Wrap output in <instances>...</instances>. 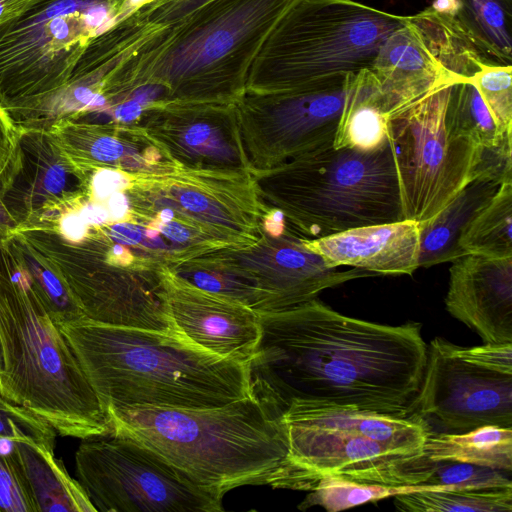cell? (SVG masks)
Masks as SVG:
<instances>
[{"label":"cell","mask_w":512,"mask_h":512,"mask_svg":"<svg viewBox=\"0 0 512 512\" xmlns=\"http://www.w3.org/2000/svg\"><path fill=\"white\" fill-rule=\"evenodd\" d=\"M0 374H1V361H0Z\"/></svg>","instance_id":"cell-45"},{"label":"cell","mask_w":512,"mask_h":512,"mask_svg":"<svg viewBox=\"0 0 512 512\" xmlns=\"http://www.w3.org/2000/svg\"><path fill=\"white\" fill-rule=\"evenodd\" d=\"M133 175L115 169H99L89 181L88 200L101 202L114 193L125 191L131 184Z\"/></svg>","instance_id":"cell-40"},{"label":"cell","mask_w":512,"mask_h":512,"mask_svg":"<svg viewBox=\"0 0 512 512\" xmlns=\"http://www.w3.org/2000/svg\"><path fill=\"white\" fill-rule=\"evenodd\" d=\"M471 81L499 128L512 131V65L483 64Z\"/></svg>","instance_id":"cell-34"},{"label":"cell","mask_w":512,"mask_h":512,"mask_svg":"<svg viewBox=\"0 0 512 512\" xmlns=\"http://www.w3.org/2000/svg\"><path fill=\"white\" fill-rule=\"evenodd\" d=\"M153 0H122L116 15V23L138 7Z\"/></svg>","instance_id":"cell-44"},{"label":"cell","mask_w":512,"mask_h":512,"mask_svg":"<svg viewBox=\"0 0 512 512\" xmlns=\"http://www.w3.org/2000/svg\"><path fill=\"white\" fill-rule=\"evenodd\" d=\"M0 439V512H35L9 448Z\"/></svg>","instance_id":"cell-37"},{"label":"cell","mask_w":512,"mask_h":512,"mask_svg":"<svg viewBox=\"0 0 512 512\" xmlns=\"http://www.w3.org/2000/svg\"><path fill=\"white\" fill-rule=\"evenodd\" d=\"M49 225L53 226L61 237L71 243L82 241L89 229L77 209L63 213L54 224Z\"/></svg>","instance_id":"cell-41"},{"label":"cell","mask_w":512,"mask_h":512,"mask_svg":"<svg viewBox=\"0 0 512 512\" xmlns=\"http://www.w3.org/2000/svg\"><path fill=\"white\" fill-rule=\"evenodd\" d=\"M483 64L490 63L454 18L428 6L405 17L369 70L391 113L439 86L470 80Z\"/></svg>","instance_id":"cell-14"},{"label":"cell","mask_w":512,"mask_h":512,"mask_svg":"<svg viewBox=\"0 0 512 512\" xmlns=\"http://www.w3.org/2000/svg\"><path fill=\"white\" fill-rule=\"evenodd\" d=\"M501 183L475 178L434 217L419 222V268L452 262L463 256L458 240L476 213L494 196Z\"/></svg>","instance_id":"cell-25"},{"label":"cell","mask_w":512,"mask_h":512,"mask_svg":"<svg viewBox=\"0 0 512 512\" xmlns=\"http://www.w3.org/2000/svg\"><path fill=\"white\" fill-rule=\"evenodd\" d=\"M389 108L379 85L343 114L333 141L336 149L376 151L388 143Z\"/></svg>","instance_id":"cell-30"},{"label":"cell","mask_w":512,"mask_h":512,"mask_svg":"<svg viewBox=\"0 0 512 512\" xmlns=\"http://www.w3.org/2000/svg\"><path fill=\"white\" fill-rule=\"evenodd\" d=\"M9 453L35 512L97 511L54 450L29 441H8Z\"/></svg>","instance_id":"cell-24"},{"label":"cell","mask_w":512,"mask_h":512,"mask_svg":"<svg viewBox=\"0 0 512 512\" xmlns=\"http://www.w3.org/2000/svg\"><path fill=\"white\" fill-rule=\"evenodd\" d=\"M507 472L489 467L456 462H434L431 475L422 484L430 489L481 490L512 488Z\"/></svg>","instance_id":"cell-33"},{"label":"cell","mask_w":512,"mask_h":512,"mask_svg":"<svg viewBox=\"0 0 512 512\" xmlns=\"http://www.w3.org/2000/svg\"><path fill=\"white\" fill-rule=\"evenodd\" d=\"M122 0H38L0 24V105L14 123L60 90Z\"/></svg>","instance_id":"cell-8"},{"label":"cell","mask_w":512,"mask_h":512,"mask_svg":"<svg viewBox=\"0 0 512 512\" xmlns=\"http://www.w3.org/2000/svg\"><path fill=\"white\" fill-rule=\"evenodd\" d=\"M297 1L153 0L90 40L72 75L106 107L127 99L144 108L235 103L263 43Z\"/></svg>","instance_id":"cell-1"},{"label":"cell","mask_w":512,"mask_h":512,"mask_svg":"<svg viewBox=\"0 0 512 512\" xmlns=\"http://www.w3.org/2000/svg\"><path fill=\"white\" fill-rule=\"evenodd\" d=\"M450 263L446 310L484 343H512V257L465 254Z\"/></svg>","instance_id":"cell-21"},{"label":"cell","mask_w":512,"mask_h":512,"mask_svg":"<svg viewBox=\"0 0 512 512\" xmlns=\"http://www.w3.org/2000/svg\"><path fill=\"white\" fill-rule=\"evenodd\" d=\"M81 440L76 477L97 511H223V497L194 484L143 446L112 434Z\"/></svg>","instance_id":"cell-11"},{"label":"cell","mask_w":512,"mask_h":512,"mask_svg":"<svg viewBox=\"0 0 512 512\" xmlns=\"http://www.w3.org/2000/svg\"><path fill=\"white\" fill-rule=\"evenodd\" d=\"M377 86L371 71L364 69L312 90L245 92L235 107L253 173L333 145L345 111Z\"/></svg>","instance_id":"cell-10"},{"label":"cell","mask_w":512,"mask_h":512,"mask_svg":"<svg viewBox=\"0 0 512 512\" xmlns=\"http://www.w3.org/2000/svg\"><path fill=\"white\" fill-rule=\"evenodd\" d=\"M284 420V419H283ZM291 475L288 489L311 491L326 477L393 487L422 485L434 461L351 432L284 420Z\"/></svg>","instance_id":"cell-15"},{"label":"cell","mask_w":512,"mask_h":512,"mask_svg":"<svg viewBox=\"0 0 512 512\" xmlns=\"http://www.w3.org/2000/svg\"><path fill=\"white\" fill-rule=\"evenodd\" d=\"M58 328L105 412L128 406L215 407L250 395L247 365L182 335L86 318Z\"/></svg>","instance_id":"cell-4"},{"label":"cell","mask_w":512,"mask_h":512,"mask_svg":"<svg viewBox=\"0 0 512 512\" xmlns=\"http://www.w3.org/2000/svg\"><path fill=\"white\" fill-rule=\"evenodd\" d=\"M62 239L61 248L73 262L39 235L30 240L28 251L62 279L84 318L110 326L181 335L168 313L162 269L109 264L90 234L78 243Z\"/></svg>","instance_id":"cell-12"},{"label":"cell","mask_w":512,"mask_h":512,"mask_svg":"<svg viewBox=\"0 0 512 512\" xmlns=\"http://www.w3.org/2000/svg\"><path fill=\"white\" fill-rule=\"evenodd\" d=\"M413 412L442 432L484 425L512 427V375L486 370L443 353L433 341Z\"/></svg>","instance_id":"cell-16"},{"label":"cell","mask_w":512,"mask_h":512,"mask_svg":"<svg viewBox=\"0 0 512 512\" xmlns=\"http://www.w3.org/2000/svg\"><path fill=\"white\" fill-rule=\"evenodd\" d=\"M36 1L38 0H0V24L17 17Z\"/></svg>","instance_id":"cell-43"},{"label":"cell","mask_w":512,"mask_h":512,"mask_svg":"<svg viewBox=\"0 0 512 512\" xmlns=\"http://www.w3.org/2000/svg\"><path fill=\"white\" fill-rule=\"evenodd\" d=\"M431 461L469 463L512 472V427L484 425L466 432H431L424 444Z\"/></svg>","instance_id":"cell-26"},{"label":"cell","mask_w":512,"mask_h":512,"mask_svg":"<svg viewBox=\"0 0 512 512\" xmlns=\"http://www.w3.org/2000/svg\"><path fill=\"white\" fill-rule=\"evenodd\" d=\"M0 393L60 436L111 432L76 356L35 292L16 246L0 247Z\"/></svg>","instance_id":"cell-5"},{"label":"cell","mask_w":512,"mask_h":512,"mask_svg":"<svg viewBox=\"0 0 512 512\" xmlns=\"http://www.w3.org/2000/svg\"><path fill=\"white\" fill-rule=\"evenodd\" d=\"M283 419L351 432L412 454H424L432 432L429 423L415 412L397 415L317 402H293Z\"/></svg>","instance_id":"cell-23"},{"label":"cell","mask_w":512,"mask_h":512,"mask_svg":"<svg viewBox=\"0 0 512 512\" xmlns=\"http://www.w3.org/2000/svg\"><path fill=\"white\" fill-rule=\"evenodd\" d=\"M458 247L463 255L512 257V180L502 182L476 213L461 234Z\"/></svg>","instance_id":"cell-28"},{"label":"cell","mask_w":512,"mask_h":512,"mask_svg":"<svg viewBox=\"0 0 512 512\" xmlns=\"http://www.w3.org/2000/svg\"><path fill=\"white\" fill-rule=\"evenodd\" d=\"M161 277L168 313L177 331L212 354L247 365L260 338V313L195 287L168 268L162 269Z\"/></svg>","instance_id":"cell-19"},{"label":"cell","mask_w":512,"mask_h":512,"mask_svg":"<svg viewBox=\"0 0 512 512\" xmlns=\"http://www.w3.org/2000/svg\"><path fill=\"white\" fill-rule=\"evenodd\" d=\"M20 224L0 197V247L10 241Z\"/></svg>","instance_id":"cell-42"},{"label":"cell","mask_w":512,"mask_h":512,"mask_svg":"<svg viewBox=\"0 0 512 512\" xmlns=\"http://www.w3.org/2000/svg\"><path fill=\"white\" fill-rule=\"evenodd\" d=\"M20 128L0 105V197L16 166L19 156Z\"/></svg>","instance_id":"cell-39"},{"label":"cell","mask_w":512,"mask_h":512,"mask_svg":"<svg viewBox=\"0 0 512 512\" xmlns=\"http://www.w3.org/2000/svg\"><path fill=\"white\" fill-rule=\"evenodd\" d=\"M432 341L447 355L486 370L512 375V343H484L476 347H462L441 337H436Z\"/></svg>","instance_id":"cell-36"},{"label":"cell","mask_w":512,"mask_h":512,"mask_svg":"<svg viewBox=\"0 0 512 512\" xmlns=\"http://www.w3.org/2000/svg\"><path fill=\"white\" fill-rule=\"evenodd\" d=\"M260 313L250 394L283 418L293 402L408 415L427 360L422 325L343 315L317 298Z\"/></svg>","instance_id":"cell-2"},{"label":"cell","mask_w":512,"mask_h":512,"mask_svg":"<svg viewBox=\"0 0 512 512\" xmlns=\"http://www.w3.org/2000/svg\"><path fill=\"white\" fill-rule=\"evenodd\" d=\"M405 17L354 0H298L263 43L246 92L312 90L369 69Z\"/></svg>","instance_id":"cell-7"},{"label":"cell","mask_w":512,"mask_h":512,"mask_svg":"<svg viewBox=\"0 0 512 512\" xmlns=\"http://www.w3.org/2000/svg\"><path fill=\"white\" fill-rule=\"evenodd\" d=\"M47 131L68 161L90 177L105 168L137 176L165 173L180 166L139 124L62 118Z\"/></svg>","instance_id":"cell-20"},{"label":"cell","mask_w":512,"mask_h":512,"mask_svg":"<svg viewBox=\"0 0 512 512\" xmlns=\"http://www.w3.org/2000/svg\"><path fill=\"white\" fill-rule=\"evenodd\" d=\"M415 486L393 487L361 483L339 477H326L317 483L298 508L307 510L314 506H320L328 512H339L397 494L414 491Z\"/></svg>","instance_id":"cell-32"},{"label":"cell","mask_w":512,"mask_h":512,"mask_svg":"<svg viewBox=\"0 0 512 512\" xmlns=\"http://www.w3.org/2000/svg\"><path fill=\"white\" fill-rule=\"evenodd\" d=\"M19 128L18 160L1 198L19 227L54 224L88 198L91 177L68 161L47 130Z\"/></svg>","instance_id":"cell-18"},{"label":"cell","mask_w":512,"mask_h":512,"mask_svg":"<svg viewBox=\"0 0 512 512\" xmlns=\"http://www.w3.org/2000/svg\"><path fill=\"white\" fill-rule=\"evenodd\" d=\"M57 435L44 419L0 393V439L35 442L54 450Z\"/></svg>","instance_id":"cell-35"},{"label":"cell","mask_w":512,"mask_h":512,"mask_svg":"<svg viewBox=\"0 0 512 512\" xmlns=\"http://www.w3.org/2000/svg\"><path fill=\"white\" fill-rule=\"evenodd\" d=\"M483 178L502 183L512 180V135L494 147H479L473 179Z\"/></svg>","instance_id":"cell-38"},{"label":"cell","mask_w":512,"mask_h":512,"mask_svg":"<svg viewBox=\"0 0 512 512\" xmlns=\"http://www.w3.org/2000/svg\"><path fill=\"white\" fill-rule=\"evenodd\" d=\"M394 504L407 512H511L512 488L481 490L430 489L397 494Z\"/></svg>","instance_id":"cell-29"},{"label":"cell","mask_w":512,"mask_h":512,"mask_svg":"<svg viewBox=\"0 0 512 512\" xmlns=\"http://www.w3.org/2000/svg\"><path fill=\"white\" fill-rule=\"evenodd\" d=\"M452 85L439 86L389 114L388 141L403 220L434 217L473 180L479 147L451 123Z\"/></svg>","instance_id":"cell-9"},{"label":"cell","mask_w":512,"mask_h":512,"mask_svg":"<svg viewBox=\"0 0 512 512\" xmlns=\"http://www.w3.org/2000/svg\"><path fill=\"white\" fill-rule=\"evenodd\" d=\"M304 242L332 267L385 275H412L419 268L420 228L414 220L360 226Z\"/></svg>","instance_id":"cell-22"},{"label":"cell","mask_w":512,"mask_h":512,"mask_svg":"<svg viewBox=\"0 0 512 512\" xmlns=\"http://www.w3.org/2000/svg\"><path fill=\"white\" fill-rule=\"evenodd\" d=\"M304 238L288 226L279 236L262 230L250 245L218 249L203 257L245 304L259 312L291 308L325 289L371 275L358 268L330 266L305 245Z\"/></svg>","instance_id":"cell-13"},{"label":"cell","mask_w":512,"mask_h":512,"mask_svg":"<svg viewBox=\"0 0 512 512\" xmlns=\"http://www.w3.org/2000/svg\"><path fill=\"white\" fill-rule=\"evenodd\" d=\"M137 124L181 167L251 173L235 103H168L144 109Z\"/></svg>","instance_id":"cell-17"},{"label":"cell","mask_w":512,"mask_h":512,"mask_svg":"<svg viewBox=\"0 0 512 512\" xmlns=\"http://www.w3.org/2000/svg\"><path fill=\"white\" fill-rule=\"evenodd\" d=\"M453 18L489 63L512 65V0H457Z\"/></svg>","instance_id":"cell-27"},{"label":"cell","mask_w":512,"mask_h":512,"mask_svg":"<svg viewBox=\"0 0 512 512\" xmlns=\"http://www.w3.org/2000/svg\"><path fill=\"white\" fill-rule=\"evenodd\" d=\"M253 176L265 204L305 238L403 220L389 141L371 152L327 146Z\"/></svg>","instance_id":"cell-6"},{"label":"cell","mask_w":512,"mask_h":512,"mask_svg":"<svg viewBox=\"0 0 512 512\" xmlns=\"http://www.w3.org/2000/svg\"><path fill=\"white\" fill-rule=\"evenodd\" d=\"M451 123L458 133L482 148L499 145L512 131L503 132L470 80L454 83L448 99Z\"/></svg>","instance_id":"cell-31"},{"label":"cell","mask_w":512,"mask_h":512,"mask_svg":"<svg viewBox=\"0 0 512 512\" xmlns=\"http://www.w3.org/2000/svg\"><path fill=\"white\" fill-rule=\"evenodd\" d=\"M106 414L109 434L143 446L221 497L245 485L289 487L284 420L251 394L215 407L128 406Z\"/></svg>","instance_id":"cell-3"}]
</instances>
